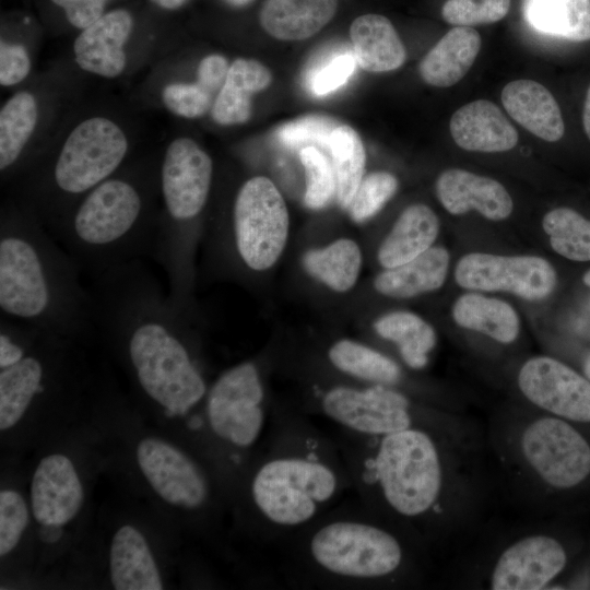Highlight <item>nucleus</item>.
Returning <instances> with one entry per match:
<instances>
[{"mask_svg": "<svg viewBox=\"0 0 590 590\" xmlns=\"http://www.w3.org/2000/svg\"><path fill=\"white\" fill-rule=\"evenodd\" d=\"M91 281L94 330L121 346L138 385L167 416L186 415L209 389L185 337L187 315L143 259Z\"/></svg>", "mask_w": 590, "mask_h": 590, "instance_id": "nucleus-1", "label": "nucleus"}, {"mask_svg": "<svg viewBox=\"0 0 590 590\" xmlns=\"http://www.w3.org/2000/svg\"><path fill=\"white\" fill-rule=\"evenodd\" d=\"M241 481L247 524L267 545L279 544L353 491L334 436L294 404L276 402Z\"/></svg>", "mask_w": 590, "mask_h": 590, "instance_id": "nucleus-2", "label": "nucleus"}, {"mask_svg": "<svg viewBox=\"0 0 590 590\" xmlns=\"http://www.w3.org/2000/svg\"><path fill=\"white\" fill-rule=\"evenodd\" d=\"M69 252L30 210L0 223L1 317L74 339L94 330L88 287Z\"/></svg>", "mask_w": 590, "mask_h": 590, "instance_id": "nucleus-3", "label": "nucleus"}, {"mask_svg": "<svg viewBox=\"0 0 590 590\" xmlns=\"http://www.w3.org/2000/svg\"><path fill=\"white\" fill-rule=\"evenodd\" d=\"M385 518L357 496L340 502L279 543L286 583L357 590L397 580L405 570L408 551Z\"/></svg>", "mask_w": 590, "mask_h": 590, "instance_id": "nucleus-4", "label": "nucleus"}, {"mask_svg": "<svg viewBox=\"0 0 590 590\" xmlns=\"http://www.w3.org/2000/svg\"><path fill=\"white\" fill-rule=\"evenodd\" d=\"M334 438L358 498L391 520L429 517L441 493L442 465L437 444L425 428L382 436L337 428Z\"/></svg>", "mask_w": 590, "mask_h": 590, "instance_id": "nucleus-5", "label": "nucleus"}, {"mask_svg": "<svg viewBox=\"0 0 590 590\" xmlns=\"http://www.w3.org/2000/svg\"><path fill=\"white\" fill-rule=\"evenodd\" d=\"M157 214L132 180L110 176L49 228L91 280L151 257Z\"/></svg>", "mask_w": 590, "mask_h": 590, "instance_id": "nucleus-6", "label": "nucleus"}, {"mask_svg": "<svg viewBox=\"0 0 590 590\" xmlns=\"http://www.w3.org/2000/svg\"><path fill=\"white\" fill-rule=\"evenodd\" d=\"M212 177L213 162L196 141L181 137L168 144L160 169L163 208L151 258L162 267L173 291L191 286L193 229L208 202Z\"/></svg>", "mask_w": 590, "mask_h": 590, "instance_id": "nucleus-7", "label": "nucleus"}, {"mask_svg": "<svg viewBox=\"0 0 590 590\" xmlns=\"http://www.w3.org/2000/svg\"><path fill=\"white\" fill-rule=\"evenodd\" d=\"M204 399L202 426H208L222 449V463L239 482L263 437L272 409L261 364L247 361L225 370Z\"/></svg>", "mask_w": 590, "mask_h": 590, "instance_id": "nucleus-8", "label": "nucleus"}, {"mask_svg": "<svg viewBox=\"0 0 590 590\" xmlns=\"http://www.w3.org/2000/svg\"><path fill=\"white\" fill-rule=\"evenodd\" d=\"M294 405L310 416L334 423L337 428L362 436L423 427V417L410 397L384 385L312 381L302 402Z\"/></svg>", "mask_w": 590, "mask_h": 590, "instance_id": "nucleus-9", "label": "nucleus"}, {"mask_svg": "<svg viewBox=\"0 0 590 590\" xmlns=\"http://www.w3.org/2000/svg\"><path fill=\"white\" fill-rule=\"evenodd\" d=\"M285 201L267 177L245 181L235 197L231 216V245L240 264L264 271L280 258L288 236Z\"/></svg>", "mask_w": 590, "mask_h": 590, "instance_id": "nucleus-10", "label": "nucleus"}, {"mask_svg": "<svg viewBox=\"0 0 590 590\" xmlns=\"http://www.w3.org/2000/svg\"><path fill=\"white\" fill-rule=\"evenodd\" d=\"M127 152L128 140L114 121L93 117L79 123L64 141L50 174L56 197L58 193L64 201L62 215L66 200L74 204L75 198L113 176Z\"/></svg>", "mask_w": 590, "mask_h": 590, "instance_id": "nucleus-11", "label": "nucleus"}, {"mask_svg": "<svg viewBox=\"0 0 590 590\" xmlns=\"http://www.w3.org/2000/svg\"><path fill=\"white\" fill-rule=\"evenodd\" d=\"M457 284L474 292H507L527 300L548 297L557 283L554 267L533 255L470 252L455 268Z\"/></svg>", "mask_w": 590, "mask_h": 590, "instance_id": "nucleus-12", "label": "nucleus"}, {"mask_svg": "<svg viewBox=\"0 0 590 590\" xmlns=\"http://www.w3.org/2000/svg\"><path fill=\"white\" fill-rule=\"evenodd\" d=\"M521 448L532 469L553 487H574L590 474V446L563 420L543 417L529 424Z\"/></svg>", "mask_w": 590, "mask_h": 590, "instance_id": "nucleus-13", "label": "nucleus"}, {"mask_svg": "<svg viewBox=\"0 0 590 590\" xmlns=\"http://www.w3.org/2000/svg\"><path fill=\"white\" fill-rule=\"evenodd\" d=\"M140 469L166 502L189 511L208 507L213 488L204 468L190 456L157 438H145L137 448Z\"/></svg>", "mask_w": 590, "mask_h": 590, "instance_id": "nucleus-14", "label": "nucleus"}, {"mask_svg": "<svg viewBox=\"0 0 590 590\" xmlns=\"http://www.w3.org/2000/svg\"><path fill=\"white\" fill-rule=\"evenodd\" d=\"M522 394L557 416L590 422V381L566 364L550 357L529 358L518 374Z\"/></svg>", "mask_w": 590, "mask_h": 590, "instance_id": "nucleus-15", "label": "nucleus"}, {"mask_svg": "<svg viewBox=\"0 0 590 590\" xmlns=\"http://www.w3.org/2000/svg\"><path fill=\"white\" fill-rule=\"evenodd\" d=\"M562 544L547 535H531L510 545L499 556L491 579L495 590H538L565 567Z\"/></svg>", "mask_w": 590, "mask_h": 590, "instance_id": "nucleus-16", "label": "nucleus"}, {"mask_svg": "<svg viewBox=\"0 0 590 590\" xmlns=\"http://www.w3.org/2000/svg\"><path fill=\"white\" fill-rule=\"evenodd\" d=\"M35 519L47 526H63L73 519L83 503V488L72 462L50 455L38 463L31 487Z\"/></svg>", "mask_w": 590, "mask_h": 590, "instance_id": "nucleus-17", "label": "nucleus"}, {"mask_svg": "<svg viewBox=\"0 0 590 590\" xmlns=\"http://www.w3.org/2000/svg\"><path fill=\"white\" fill-rule=\"evenodd\" d=\"M132 27V16L125 9L103 14L74 40L75 62L87 72L104 78L118 76L126 67L123 46Z\"/></svg>", "mask_w": 590, "mask_h": 590, "instance_id": "nucleus-18", "label": "nucleus"}, {"mask_svg": "<svg viewBox=\"0 0 590 590\" xmlns=\"http://www.w3.org/2000/svg\"><path fill=\"white\" fill-rule=\"evenodd\" d=\"M435 187L439 202L452 215L475 210L487 220L503 221L514 209L509 192L499 181L465 169L444 170Z\"/></svg>", "mask_w": 590, "mask_h": 590, "instance_id": "nucleus-19", "label": "nucleus"}, {"mask_svg": "<svg viewBox=\"0 0 590 590\" xmlns=\"http://www.w3.org/2000/svg\"><path fill=\"white\" fill-rule=\"evenodd\" d=\"M453 141L473 152H506L516 146L518 132L492 102L477 99L460 107L450 119Z\"/></svg>", "mask_w": 590, "mask_h": 590, "instance_id": "nucleus-20", "label": "nucleus"}, {"mask_svg": "<svg viewBox=\"0 0 590 590\" xmlns=\"http://www.w3.org/2000/svg\"><path fill=\"white\" fill-rule=\"evenodd\" d=\"M502 103L509 116L534 135L558 141L565 132L559 106L552 93L532 80H517L502 91Z\"/></svg>", "mask_w": 590, "mask_h": 590, "instance_id": "nucleus-21", "label": "nucleus"}, {"mask_svg": "<svg viewBox=\"0 0 590 590\" xmlns=\"http://www.w3.org/2000/svg\"><path fill=\"white\" fill-rule=\"evenodd\" d=\"M323 362L327 369L342 382L384 385L394 387L403 380L400 365L380 351L364 343L339 339L326 347Z\"/></svg>", "mask_w": 590, "mask_h": 590, "instance_id": "nucleus-22", "label": "nucleus"}, {"mask_svg": "<svg viewBox=\"0 0 590 590\" xmlns=\"http://www.w3.org/2000/svg\"><path fill=\"white\" fill-rule=\"evenodd\" d=\"M25 324V323H24ZM33 327L25 324L24 354L0 371V428L8 429L24 415L44 379L48 362L32 352Z\"/></svg>", "mask_w": 590, "mask_h": 590, "instance_id": "nucleus-23", "label": "nucleus"}, {"mask_svg": "<svg viewBox=\"0 0 590 590\" xmlns=\"http://www.w3.org/2000/svg\"><path fill=\"white\" fill-rule=\"evenodd\" d=\"M338 0H266L259 21L280 40H303L314 36L334 16Z\"/></svg>", "mask_w": 590, "mask_h": 590, "instance_id": "nucleus-24", "label": "nucleus"}, {"mask_svg": "<svg viewBox=\"0 0 590 590\" xmlns=\"http://www.w3.org/2000/svg\"><path fill=\"white\" fill-rule=\"evenodd\" d=\"M449 251L433 246L416 258L386 269L374 281L375 290L392 298H410L440 288L448 274Z\"/></svg>", "mask_w": 590, "mask_h": 590, "instance_id": "nucleus-25", "label": "nucleus"}, {"mask_svg": "<svg viewBox=\"0 0 590 590\" xmlns=\"http://www.w3.org/2000/svg\"><path fill=\"white\" fill-rule=\"evenodd\" d=\"M481 48L480 34L468 26H455L422 59L418 71L425 83L448 87L470 70Z\"/></svg>", "mask_w": 590, "mask_h": 590, "instance_id": "nucleus-26", "label": "nucleus"}, {"mask_svg": "<svg viewBox=\"0 0 590 590\" xmlns=\"http://www.w3.org/2000/svg\"><path fill=\"white\" fill-rule=\"evenodd\" d=\"M350 36L356 62L366 71H392L405 61V48L392 23L384 15L358 16L351 24Z\"/></svg>", "mask_w": 590, "mask_h": 590, "instance_id": "nucleus-27", "label": "nucleus"}, {"mask_svg": "<svg viewBox=\"0 0 590 590\" xmlns=\"http://www.w3.org/2000/svg\"><path fill=\"white\" fill-rule=\"evenodd\" d=\"M439 233L435 212L425 204L403 210L378 249V261L385 269L401 266L433 247Z\"/></svg>", "mask_w": 590, "mask_h": 590, "instance_id": "nucleus-28", "label": "nucleus"}, {"mask_svg": "<svg viewBox=\"0 0 590 590\" xmlns=\"http://www.w3.org/2000/svg\"><path fill=\"white\" fill-rule=\"evenodd\" d=\"M109 564L111 582L117 590L163 589L150 547L131 526H123L115 533Z\"/></svg>", "mask_w": 590, "mask_h": 590, "instance_id": "nucleus-29", "label": "nucleus"}, {"mask_svg": "<svg viewBox=\"0 0 590 590\" xmlns=\"http://www.w3.org/2000/svg\"><path fill=\"white\" fill-rule=\"evenodd\" d=\"M272 82L271 71L255 59H236L212 106L213 120L223 126L239 125L251 116V95Z\"/></svg>", "mask_w": 590, "mask_h": 590, "instance_id": "nucleus-30", "label": "nucleus"}, {"mask_svg": "<svg viewBox=\"0 0 590 590\" xmlns=\"http://www.w3.org/2000/svg\"><path fill=\"white\" fill-rule=\"evenodd\" d=\"M451 316L459 327L483 333L503 344L516 341L520 332L519 316L509 303L475 292L458 297Z\"/></svg>", "mask_w": 590, "mask_h": 590, "instance_id": "nucleus-31", "label": "nucleus"}, {"mask_svg": "<svg viewBox=\"0 0 590 590\" xmlns=\"http://www.w3.org/2000/svg\"><path fill=\"white\" fill-rule=\"evenodd\" d=\"M523 15L539 33L574 42L590 39V0H526Z\"/></svg>", "mask_w": 590, "mask_h": 590, "instance_id": "nucleus-32", "label": "nucleus"}, {"mask_svg": "<svg viewBox=\"0 0 590 590\" xmlns=\"http://www.w3.org/2000/svg\"><path fill=\"white\" fill-rule=\"evenodd\" d=\"M376 333L398 347L403 363L412 369H422L436 345L435 329L423 318L410 311H393L374 323Z\"/></svg>", "mask_w": 590, "mask_h": 590, "instance_id": "nucleus-33", "label": "nucleus"}, {"mask_svg": "<svg viewBox=\"0 0 590 590\" xmlns=\"http://www.w3.org/2000/svg\"><path fill=\"white\" fill-rule=\"evenodd\" d=\"M305 270L315 279L337 292H346L357 281L362 253L358 245L349 238L307 251L303 259Z\"/></svg>", "mask_w": 590, "mask_h": 590, "instance_id": "nucleus-34", "label": "nucleus"}, {"mask_svg": "<svg viewBox=\"0 0 590 590\" xmlns=\"http://www.w3.org/2000/svg\"><path fill=\"white\" fill-rule=\"evenodd\" d=\"M38 119L37 103L26 91L14 94L0 111V169H10L19 161Z\"/></svg>", "mask_w": 590, "mask_h": 590, "instance_id": "nucleus-35", "label": "nucleus"}, {"mask_svg": "<svg viewBox=\"0 0 590 590\" xmlns=\"http://www.w3.org/2000/svg\"><path fill=\"white\" fill-rule=\"evenodd\" d=\"M329 152L335 174L337 198L345 209L363 180L366 161L364 144L353 128L340 125L331 133Z\"/></svg>", "mask_w": 590, "mask_h": 590, "instance_id": "nucleus-36", "label": "nucleus"}, {"mask_svg": "<svg viewBox=\"0 0 590 590\" xmlns=\"http://www.w3.org/2000/svg\"><path fill=\"white\" fill-rule=\"evenodd\" d=\"M552 249L571 261H590V220L570 208H556L542 220Z\"/></svg>", "mask_w": 590, "mask_h": 590, "instance_id": "nucleus-37", "label": "nucleus"}, {"mask_svg": "<svg viewBox=\"0 0 590 590\" xmlns=\"http://www.w3.org/2000/svg\"><path fill=\"white\" fill-rule=\"evenodd\" d=\"M356 63L353 49L347 45L343 48H330L307 68L305 85L317 96L332 93L346 83L355 71Z\"/></svg>", "mask_w": 590, "mask_h": 590, "instance_id": "nucleus-38", "label": "nucleus"}, {"mask_svg": "<svg viewBox=\"0 0 590 590\" xmlns=\"http://www.w3.org/2000/svg\"><path fill=\"white\" fill-rule=\"evenodd\" d=\"M299 157L306 175L305 204L309 209H322L337 194L332 163L315 146L302 149Z\"/></svg>", "mask_w": 590, "mask_h": 590, "instance_id": "nucleus-39", "label": "nucleus"}, {"mask_svg": "<svg viewBox=\"0 0 590 590\" xmlns=\"http://www.w3.org/2000/svg\"><path fill=\"white\" fill-rule=\"evenodd\" d=\"M398 179L388 172H375L363 178L349 205L353 221L363 223L375 216L393 197Z\"/></svg>", "mask_w": 590, "mask_h": 590, "instance_id": "nucleus-40", "label": "nucleus"}, {"mask_svg": "<svg viewBox=\"0 0 590 590\" xmlns=\"http://www.w3.org/2000/svg\"><path fill=\"white\" fill-rule=\"evenodd\" d=\"M510 2V0H447L441 8V16L453 26L492 24L507 15Z\"/></svg>", "mask_w": 590, "mask_h": 590, "instance_id": "nucleus-41", "label": "nucleus"}, {"mask_svg": "<svg viewBox=\"0 0 590 590\" xmlns=\"http://www.w3.org/2000/svg\"><path fill=\"white\" fill-rule=\"evenodd\" d=\"M338 123L323 116H306L280 127L276 132V139L290 149H299L307 146L321 148L329 151V142L332 131Z\"/></svg>", "mask_w": 590, "mask_h": 590, "instance_id": "nucleus-42", "label": "nucleus"}, {"mask_svg": "<svg viewBox=\"0 0 590 590\" xmlns=\"http://www.w3.org/2000/svg\"><path fill=\"white\" fill-rule=\"evenodd\" d=\"M212 92L196 83H172L164 87L162 101L173 114L184 118L204 115L212 103Z\"/></svg>", "mask_w": 590, "mask_h": 590, "instance_id": "nucleus-43", "label": "nucleus"}, {"mask_svg": "<svg viewBox=\"0 0 590 590\" xmlns=\"http://www.w3.org/2000/svg\"><path fill=\"white\" fill-rule=\"evenodd\" d=\"M28 522V511L21 495L14 491L0 494V554L11 552L19 543Z\"/></svg>", "mask_w": 590, "mask_h": 590, "instance_id": "nucleus-44", "label": "nucleus"}, {"mask_svg": "<svg viewBox=\"0 0 590 590\" xmlns=\"http://www.w3.org/2000/svg\"><path fill=\"white\" fill-rule=\"evenodd\" d=\"M31 70V59L20 44L1 40L0 44V84L11 86L23 81Z\"/></svg>", "mask_w": 590, "mask_h": 590, "instance_id": "nucleus-45", "label": "nucleus"}, {"mask_svg": "<svg viewBox=\"0 0 590 590\" xmlns=\"http://www.w3.org/2000/svg\"><path fill=\"white\" fill-rule=\"evenodd\" d=\"M63 9L68 21L76 28H85L103 15L109 0H51Z\"/></svg>", "mask_w": 590, "mask_h": 590, "instance_id": "nucleus-46", "label": "nucleus"}, {"mask_svg": "<svg viewBox=\"0 0 590 590\" xmlns=\"http://www.w3.org/2000/svg\"><path fill=\"white\" fill-rule=\"evenodd\" d=\"M228 69L229 66L224 56L209 55L198 66L197 82L213 93L224 84Z\"/></svg>", "mask_w": 590, "mask_h": 590, "instance_id": "nucleus-47", "label": "nucleus"}, {"mask_svg": "<svg viewBox=\"0 0 590 590\" xmlns=\"http://www.w3.org/2000/svg\"><path fill=\"white\" fill-rule=\"evenodd\" d=\"M39 535L43 541L47 543H54L61 538L62 531L60 529V526L43 524L39 530Z\"/></svg>", "mask_w": 590, "mask_h": 590, "instance_id": "nucleus-48", "label": "nucleus"}, {"mask_svg": "<svg viewBox=\"0 0 590 590\" xmlns=\"http://www.w3.org/2000/svg\"><path fill=\"white\" fill-rule=\"evenodd\" d=\"M582 123H583L585 132L590 140V85L587 90V94L585 98L583 111H582Z\"/></svg>", "mask_w": 590, "mask_h": 590, "instance_id": "nucleus-49", "label": "nucleus"}, {"mask_svg": "<svg viewBox=\"0 0 590 590\" xmlns=\"http://www.w3.org/2000/svg\"><path fill=\"white\" fill-rule=\"evenodd\" d=\"M155 4L167 10H175L181 7L187 0H152Z\"/></svg>", "mask_w": 590, "mask_h": 590, "instance_id": "nucleus-50", "label": "nucleus"}, {"mask_svg": "<svg viewBox=\"0 0 590 590\" xmlns=\"http://www.w3.org/2000/svg\"><path fill=\"white\" fill-rule=\"evenodd\" d=\"M583 371L587 379L590 381V355L586 358L583 363Z\"/></svg>", "mask_w": 590, "mask_h": 590, "instance_id": "nucleus-51", "label": "nucleus"}, {"mask_svg": "<svg viewBox=\"0 0 590 590\" xmlns=\"http://www.w3.org/2000/svg\"><path fill=\"white\" fill-rule=\"evenodd\" d=\"M231 4L233 5H237V7H240V5H245L247 4L248 2H250L251 0H227Z\"/></svg>", "mask_w": 590, "mask_h": 590, "instance_id": "nucleus-52", "label": "nucleus"}, {"mask_svg": "<svg viewBox=\"0 0 590 590\" xmlns=\"http://www.w3.org/2000/svg\"><path fill=\"white\" fill-rule=\"evenodd\" d=\"M582 282L590 287V269L583 274Z\"/></svg>", "mask_w": 590, "mask_h": 590, "instance_id": "nucleus-53", "label": "nucleus"}]
</instances>
